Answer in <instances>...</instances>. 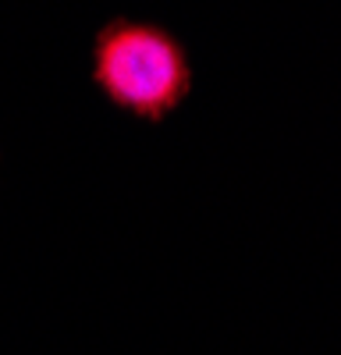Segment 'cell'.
Returning a JSON list of instances; mask_svg holds the SVG:
<instances>
[{
  "label": "cell",
  "instance_id": "obj_1",
  "mask_svg": "<svg viewBox=\"0 0 341 355\" xmlns=\"http://www.w3.org/2000/svg\"><path fill=\"white\" fill-rule=\"evenodd\" d=\"M96 85L121 110L160 121L175 110L192 85V68L175 36L157 25L110 21L96 40Z\"/></svg>",
  "mask_w": 341,
  "mask_h": 355
}]
</instances>
